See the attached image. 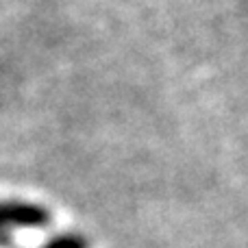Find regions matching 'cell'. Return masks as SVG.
<instances>
[{
	"instance_id": "cell-1",
	"label": "cell",
	"mask_w": 248,
	"mask_h": 248,
	"mask_svg": "<svg viewBox=\"0 0 248 248\" xmlns=\"http://www.w3.org/2000/svg\"><path fill=\"white\" fill-rule=\"evenodd\" d=\"M48 211L31 202H0V246L11 244L13 231L48 224Z\"/></svg>"
},
{
	"instance_id": "cell-2",
	"label": "cell",
	"mask_w": 248,
	"mask_h": 248,
	"mask_svg": "<svg viewBox=\"0 0 248 248\" xmlns=\"http://www.w3.org/2000/svg\"><path fill=\"white\" fill-rule=\"evenodd\" d=\"M39 248H87V242H85V237L77 235V233H68V235H59L55 240L46 242V244Z\"/></svg>"
}]
</instances>
